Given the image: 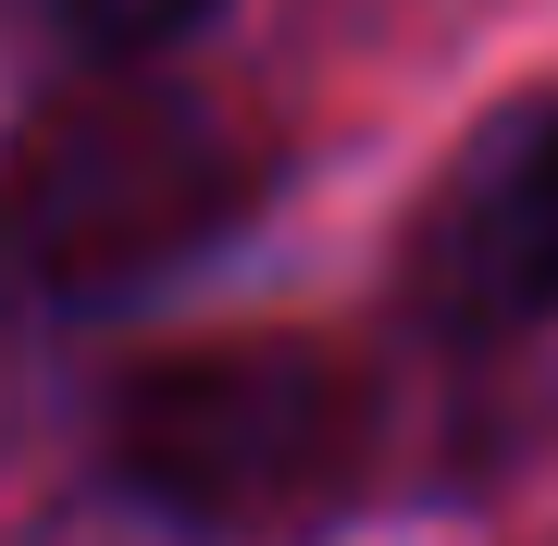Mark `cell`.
<instances>
[{
    "label": "cell",
    "mask_w": 558,
    "mask_h": 546,
    "mask_svg": "<svg viewBox=\"0 0 558 546\" xmlns=\"http://www.w3.org/2000/svg\"><path fill=\"white\" fill-rule=\"evenodd\" d=\"M260 199V137L199 87L100 75L0 149V324H87L211 262Z\"/></svg>",
    "instance_id": "cell-1"
},
{
    "label": "cell",
    "mask_w": 558,
    "mask_h": 546,
    "mask_svg": "<svg viewBox=\"0 0 558 546\" xmlns=\"http://www.w3.org/2000/svg\"><path fill=\"white\" fill-rule=\"evenodd\" d=\"M100 460L137 509H161L186 534H274L360 485L373 398L311 336H211V348H161L124 373Z\"/></svg>",
    "instance_id": "cell-2"
},
{
    "label": "cell",
    "mask_w": 558,
    "mask_h": 546,
    "mask_svg": "<svg viewBox=\"0 0 558 546\" xmlns=\"http://www.w3.org/2000/svg\"><path fill=\"white\" fill-rule=\"evenodd\" d=\"M410 311L472 348L558 324V100H509L435 174L410 223Z\"/></svg>",
    "instance_id": "cell-3"
},
{
    "label": "cell",
    "mask_w": 558,
    "mask_h": 546,
    "mask_svg": "<svg viewBox=\"0 0 558 546\" xmlns=\"http://www.w3.org/2000/svg\"><path fill=\"white\" fill-rule=\"evenodd\" d=\"M38 38H62L75 62H149V50H174L186 25H211L223 0H13Z\"/></svg>",
    "instance_id": "cell-4"
}]
</instances>
